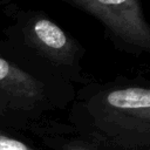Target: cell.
Masks as SVG:
<instances>
[{"mask_svg":"<svg viewBox=\"0 0 150 150\" xmlns=\"http://www.w3.org/2000/svg\"><path fill=\"white\" fill-rule=\"evenodd\" d=\"M97 18L116 38L149 50L150 28L139 0H67Z\"/></svg>","mask_w":150,"mask_h":150,"instance_id":"1","label":"cell"},{"mask_svg":"<svg viewBox=\"0 0 150 150\" xmlns=\"http://www.w3.org/2000/svg\"><path fill=\"white\" fill-rule=\"evenodd\" d=\"M98 117L103 124L116 130L148 134L150 127V91L148 88L129 87L107 93L100 103Z\"/></svg>","mask_w":150,"mask_h":150,"instance_id":"2","label":"cell"},{"mask_svg":"<svg viewBox=\"0 0 150 150\" xmlns=\"http://www.w3.org/2000/svg\"><path fill=\"white\" fill-rule=\"evenodd\" d=\"M29 39L47 56L60 62H69L75 55L74 41L49 19H36L29 28Z\"/></svg>","mask_w":150,"mask_h":150,"instance_id":"3","label":"cell"},{"mask_svg":"<svg viewBox=\"0 0 150 150\" xmlns=\"http://www.w3.org/2000/svg\"><path fill=\"white\" fill-rule=\"evenodd\" d=\"M0 89L25 98H35L39 95V86L36 81L20 70L19 68L9 64L0 57Z\"/></svg>","mask_w":150,"mask_h":150,"instance_id":"4","label":"cell"},{"mask_svg":"<svg viewBox=\"0 0 150 150\" xmlns=\"http://www.w3.org/2000/svg\"><path fill=\"white\" fill-rule=\"evenodd\" d=\"M0 150H32L27 144L0 132Z\"/></svg>","mask_w":150,"mask_h":150,"instance_id":"5","label":"cell"},{"mask_svg":"<svg viewBox=\"0 0 150 150\" xmlns=\"http://www.w3.org/2000/svg\"><path fill=\"white\" fill-rule=\"evenodd\" d=\"M68 150H90V149H87V148L81 146V145H70L68 148Z\"/></svg>","mask_w":150,"mask_h":150,"instance_id":"6","label":"cell"}]
</instances>
